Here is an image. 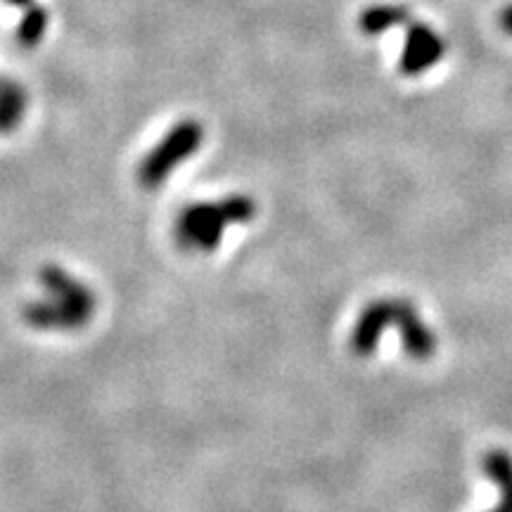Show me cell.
Wrapping results in <instances>:
<instances>
[{
    "label": "cell",
    "mask_w": 512,
    "mask_h": 512,
    "mask_svg": "<svg viewBox=\"0 0 512 512\" xmlns=\"http://www.w3.org/2000/svg\"><path fill=\"white\" fill-rule=\"evenodd\" d=\"M41 285L46 297L29 302L24 318L38 330H76L83 328L95 313V294L86 283L69 275L60 266H46L41 271Z\"/></svg>",
    "instance_id": "obj_1"
},
{
    "label": "cell",
    "mask_w": 512,
    "mask_h": 512,
    "mask_svg": "<svg viewBox=\"0 0 512 512\" xmlns=\"http://www.w3.org/2000/svg\"><path fill=\"white\" fill-rule=\"evenodd\" d=\"M484 470L491 482H496L503 491L501 505H498L496 512H512V458L503 451L489 453L484 460Z\"/></svg>",
    "instance_id": "obj_5"
},
{
    "label": "cell",
    "mask_w": 512,
    "mask_h": 512,
    "mask_svg": "<svg viewBox=\"0 0 512 512\" xmlns=\"http://www.w3.org/2000/svg\"><path fill=\"white\" fill-rule=\"evenodd\" d=\"M48 24V15L43 12L41 8L38 10H31L27 19L22 22V27H19V38H22L24 43H36L41 41L43 36V29H46Z\"/></svg>",
    "instance_id": "obj_6"
},
{
    "label": "cell",
    "mask_w": 512,
    "mask_h": 512,
    "mask_svg": "<svg viewBox=\"0 0 512 512\" xmlns=\"http://www.w3.org/2000/svg\"><path fill=\"white\" fill-rule=\"evenodd\" d=\"M12 3H27V0H12Z\"/></svg>",
    "instance_id": "obj_7"
},
{
    "label": "cell",
    "mask_w": 512,
    "mask_h": 512,
    "mask_svg": "<svg viewBox=\"0 0 512 512\" xmlns=\"http://www.w3.org/2000/svg\"><path fill=\"white\" fill-rule=\"evenodd\" d=\"M399 328L403 332L408 354L430 356L434 351V339L430 330L422 325L418 313L406 302H380L363 313L354 332V349L358 354H368L375 347V339L387 328Z\"/></svg>",
    "instance_id": "obj_3"
},
{
    "label": "cell",
    "mask_w": 512,
    "mask_h": 512,
    "mask_svg": "<svg viewBox=\"0 0 512 512\" xmlns=\"http://www.w3.org/2000/svg\"><path fill=\"white\" fill-rule=\"evenodd\" d=\"M202 138V126L192 119L181 121V124L171 128L162 143L143 159V164H140V183H143L145 188H157V185H162L166 178L174 174L178 164H183L185 159H190L197 150H200Z\"/></svg>",
    "instance_id": "obj_4"
},
{
    "label": "cell",
    "mask_w": 512,
    "mask_h": 512,
    "mask_svg": "<svg viewBox=\"0 0 512 512\" xmlns=\"http://www.w3.org/2000/svg\"><path fill=\"white\" fill-rule=\"evenodd\" d=\"M254 216V202L249 197H228L221 202L192 204L178 216V242L190 252H214L223 235L235 223H245Z\"/></svg>",
    "instance_id": "obj_2"
}]
</instances>
